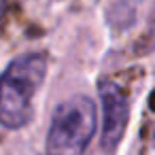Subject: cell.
<instances>
[{
	"label": "cell",
	"mask_w": 155,
	"mask_h": 155,
	"mask_svg": "<svg viewBox=\"0 0 155 155\" xmlns=\"http://www.w3.org/2000/svg\"><path fill=\"white\" fill-rule=\"evenodd\" d=\"M45 53H24L7 64L0 74V125L21 130L34 117V96L47 77Z\"/></svg>",
	"instance_id": "1"
},
{
	"label": "cell",
	"mask_w": 155,
	"mask_h": 155,
	"mask_svg": "<svg viewBox=\"0 0 155 155\" xmlns=\"http://www.w3.org/2000/svg\"><path fill=\"white\" fill-rule=\"evenodd\" d=\"M98 130V108L87 96L60 102L47 130V155H83Z\"/></svg>",
	"instance_id": "2"
},
{
	"label": "cell",
	"mask_w": 155,
	"mask_h": 155,
	"mask_svg": "<svg viewBox=\"0 0 155 155\" xmlns=\"http://www.w3.org/2000/svg\"><path fill=\"white\" fill-rule=\"evenodd\" d=\"M100 94V106H102V130H100V142L102 149L113 153L127 127L130 119V100L123 87L110 79H102L98 85Z\"/></svg>",
	"instance_id": "3"
},
{
	"label": "cell",
	"mask_w": 155,
	"mask_h": 155,
	"mask_svg": "<svg viewBox=\"0 0 155 155\" xmlns=\"http://www.w3.org/2000/svg\"><path fill=\"white\" fill-rule=\"evenodd\" d=\"M5 9H7V0H0V24H2V17H5Z\"/></svg>",
	"instance_id": "4"
}]
</instances>
